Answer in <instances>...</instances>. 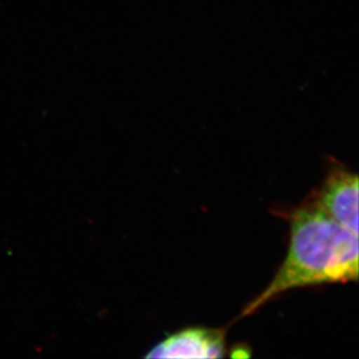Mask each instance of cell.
Segmentation results:
<instances>
[{"label":"cell","instance_id":"6da1fadb","mask_svg":"<svg viewBox=\"0 0 359 359\" xmlns=\"http://www.w3.org/2000/svg\"><path fill=\"white\" fill-rule=\"evenodd\" d=\"M358 279V235L309 201L292 213L287 255L268 287L242 312L250 316L293 288Z\"/></svg>","mask_w":359,"mask_h":359},{"label":"cell","instance_id":"7a4b0ae2","mask_svg":"<svg viewBox=\"0 0 359 359\" xmlns=\"http://www.w3.org/2000/svg\"><path fill=\"white\" fill-rule=\"evenodd\" d=\"M332 220L358 235V176L348 170L329 173L313 200Z\"/></svg>","mask_w":359,"mask_h":359},{"label":"cell","instance_id":"3957f363","mask_svg":"<svg viewBox=\"0 0 359 359\" xmlns=\"http://www.w3.org/2000/svg\"><path fill=\"white\" fill-rule=\"evenodd\" d=\"M224 355V330L194 327L163 339L146 358H221Z\"/></svg>","mask_w":359,"mask_h":359}]
</instances>
